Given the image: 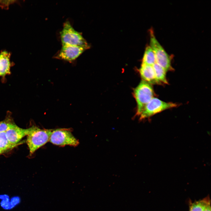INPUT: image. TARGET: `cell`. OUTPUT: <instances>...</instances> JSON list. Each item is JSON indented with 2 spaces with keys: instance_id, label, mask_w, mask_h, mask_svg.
Returning a JSON list of instances; mask_svg holds the SVG:
<instances>
[{
  "instance_id": "277c9868",
  "label": "cell",
  "mask_w": 211,
  "mask_h": 211,
  "mask_svg": "<svg viewBox=\"0 0 211 211\" xmlns=\"http://www.w3.org/2000/svg\"><path fill=\"white\" fill-rule=\"evenodd\" d=\"M150 46L155 56L156 63L166 72L173 69L171 65V58L156 38L153 31L150 30Z\"/></svg>"
},
{
  "instance_id": "9c48e42d",
  "label": "cell",
  "mask_w": 211,
  "mask_h": 211,
  "mask_svg": "<svg viewBox=\"0 0 211 211\" xmlns=\"http://www.w3.org/2000/svg\"><path fill=\"white\" fill-rule=\"evenodd\" d=\"M143 81L150 84H157L154 69L152 66L142 63L139 70Z\"/></svg>"
},
{
  "instance_id": "6da1fadb",
  "label": "cell",
  "mask_w": 211,
  "mask_h": 211,
  "mask_svg": "<svg viewBox=\"0 0 211 211\" xmlns=\"http://www.w3.org/2000/svg\"><path fill=\"white\" fill-rule=\"evenodd\" d=\"M60 34L62 45L81 46L87 49L90 47L82 33L75 30L68 21L64 23Z\"/></svg>"
},
{
  "instance_id": "4fadbf2b",
  "label": "cell",
  "mask_w": 211,
  "mask_h": 211,
  "mask_svg": "<svg viewBox=\"0 0 211 211\" xmlns=\"http://www.w3.org/2000/svg\"><path fill=\"white\" fill-rule=\"evenodd\" d=\"M156 63L154 52L150 46L146 47L143 55L142 63L153 66Z\"/></svg>"
},
{
  "instance_id": "ac0fdd59",
  "label": "cell",
  "mask_w": 211,
  "mask_h": 211,
  "mask_svg": "<svg viewBox=\"0 0 211 211\" xmlns=\"http://www.w3.org/2000/svg\"><path fill=\"white\" fill-rule=\"evenodd\" d=\"M14 1H0V6L2 7H7Z\"/></svg>"
},
{
  "instance_id": "5b68a950",
  "label": "cell",
  "mask_w": 211,
  "mask_h": 211,
  "mask_svg": "<svg viewBox=\"0 0 211 211\" xmlns=\"http://www.w3.org/2000/svg\"><path fill=\"white\" fill-rule=\"evenodd\" d=\"M49 141L54 145L63 146L75 147L79 144V141L72 135L70 129L67 128L54 129Z\"/></svg>"
},
{
  "instance_id": "9a60e30c",
  "label": "cell",
  "mask_w": 211,
  "mask_h": 211,
  "mask_svg": "<svg viewBox=\"0 0 211 211\" xmlns=\"http://www.w3.org/2000/svg\"><path fill=\"white\" fill-rule=\"evenodd\" d=\"M10 196L6 193L0 194V207L5 210H11L10 205Z\"/></svg>"
},
{
  "instance_id": "d6986e66",
  "label": "cell",
  "mask_w": 211,
  "mask_h": 211,
  "mask_svg": "<svg viewBox=\"0 0 211 211\" xmlns=\"http://www.w3.org/2000/svg\"><path fill=\"white\" fill-rule=\"evenodd\" d=\"M4 152L1 150L0 149V155L2 154V153H4Z\"/></svg>"
},
{
  "instance_id": "7c38bea8",
  "label": "cell",
  "mask_w": 211,
  "mask_h": 211,
  "mask_svg": "<svg viewBox=\"0 0 211 211\" xmlns=\"http://www.w3.org/2000/svg\"><path fill=\"white\" fill-rule=\"evenodd\" d=\"M152 66L155 72L156 79L157 84H168L166 77L167 72L156 63H155Z\"/></svg>"
},
{
  "instance_id": "8fae6325",
  "label": "cell",
  "mask_w": 211,
  "mask_h": 211,
  "mask_svg": "<svg viewBox=\"0 0 211 211\" xmlns=\"http://www.w3.org/2000/svg\"><path fill=\"white\" fill-rule=\"evenodd\" d=\"M11 54L6 51L1 52L0 54V76L4 77L10 73L11 63L10 61Z\"/></svg>"
},
{
  "instance_id": "7a4b0ae2",
  "label": "cell",
  "mask_w": 211,
  "mask_h": 211,
  "mask_svg": "<svg viewBox=\"0 0 211 211\" xmlns=\"http://www.w3.org/2000/svg\"><path fill=\"white\" fill-rule=\"evenodd\" d=\"M133 94L137 104L136 114L139 116L146 105L154 97L153 89L150 84L143 80L134 89Z\"/></svg>"
},
{
  "instance_id": "30bf717a",
  "label": "cell",
  "mask_w": 211,
  "mask_h": 211,
  "mask_svg": "<svg viewBox=\"0 0 211 211\" xmlns=\"http://www.w3.org/2000/svg\"><path fill=\"white\" fill-rule=\"evenodd\" d=\"M189 211H211V200L208 195L202 200L189 201Z\"/></svg>"
},
{
  "instance_id": "2e32d148",
  "label": "cell",
  "mask_w": 211,
  "mask_h": 211,
  "mask_svg": "<svg viewBox=\"0 0 211 211\" xmlns=\"http://www.w3.org/2000/svg\"><path fill=\"white\" fill-rule=\"evenodd\" d=\"M15 124L9 118L0 121V133L6 132Z\"/></svg>"
},
{
  "instance_id": "52a82bcc",
  "label": "cell",
  "mask_w": 211,
  "mask_h": 211,
  "mask_svg": "<svg viewBox=\"0 0 211 211\" xmlns=\"http://www.w3.org/2000/svg\"><path fill=\"white\" fill-rule=\"evenodd\" d=\"M87 49L81 46L62 45L54 58L72 62L75 61Z\"/></svg>"
},
{
  "instance_id": "5bb4252c",
  "label": "cell",
  "mask_w": 211,
  "mask_h": 211,
  "mask_svg": "<svg viewBox=\"0 0 211 211\" xmlns=\"http://www.w3.org/2000/svg\"><path fill=\"white\" fill-rule=\"evenodd\" d=\"M19 143L16 144H12L8 140L5 132L0 133V149L4 152L7 150L14 148L18 145Z\"/></svg>"
},
{
  "instance_id": "ba28073f",
  "label": "cell",
  "mask_w": 211,
  "mask_h": 211,
  "mask_svg": "<svg viewBox=\"0 0 211 211\" xmlns=\"http://www.w3.org/2000/svg\"><path fill=\"white\" fill-rule=\"evenodd\" d=\"M37 127L32 126L28 128L23 129L15 124L5 132L6 136L11 143L16 144L19 143L23 138L28 136L35 130Z\"/></svg>"
},
{
  "instance_id": "e0dca14e",
  "label": "cell",
  "mask_w": 211,
  "mask_h": 211,
  "mask_svg": "<svg viewBox=\"0 0 211 211\" xmlns=\"http://www.w3.org/2000/svg\"><path fill=\"white\" fill-rule=\"evenodd\" d=\"M21 202V198L18 195H15L11 197L10 201L11 210L19 205Z\"/></svg>"
},
{
  "instance_id": "8992f818",
  "label": "cell",
  "mask_w": 211,
  "mask_h": 211,
  "mask_svg": "<svg viewBox=\"0 0 211 211\" xmlns=\"http://www.w3.org/2000/svg\"><path fill=\"white\" fill-rule=\"evenodd\" d=\"M178 105L172 102H166L153 97L146 105L139 115L142 120L169 108L175 107Z\"/></svg>"
},
{
  "instance_id": "3957f363",
  "label": "cell",
  "mask_w": 211,
  "mask_h": 211,
  "mask_svg": "<svg viewBox=\"0 0 211 211\" xmlns=\"http://www.w3.org/2000/svg\"><path fill=\"white\" fill-rule=\"evenodd\" d=\"M54 129H41L38 127L27 136L26 142L30 154L49 141Z\"/></svg>"
}]
</instances>
